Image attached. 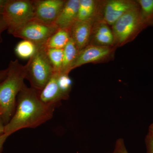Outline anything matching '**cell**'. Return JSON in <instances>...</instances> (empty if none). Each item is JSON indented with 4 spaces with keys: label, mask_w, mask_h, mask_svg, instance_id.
Wrapping results in <instances>:
<instances>
[{
    "label": "cell",
    "mask_w": 153,
    "mask_h": 153,
    "mask_svg": "<svg viewBox=\"0 0 153 153\" xmlns=\"http://www.w3.org/2000/svg\"><path fill=\"white\" fill-rule=\"evenodd\" d=\"M56 105L44 103L38 91L26 85L18 94L16 110L5 125L4 133L9 136L26 128H36L53 117Z\"/></svg>",
    "instance_id": "cell-1"
},
{
    "label": "cell",
    "mask_w": 153,
    "mask_h": 153,
    "mask_svg": "<svg viewBox=\"0 0 153 153\" xmlns=\"http://www.w3.org/2000/svg\"><path fill=\"white\" fill-rule=\"evenodd\" d=\"M7 76L0 83V109L1 117L7 124L14 114L16 105L17 97L26 84L25 66L19 60H11L7 68Z\"/></svg>",
    "instance_id": "cell-2"
},
{
    "label": "cell",
    "mask_w": 153,
    "mask_h": 153,
    "mask_svg": "<svg viewBox=\"0 0 153 153\" xmlns=\"http://www.w3.org/2000/svg\"><path fill=\"white\" fill-rule=\"evenodd\" d=\"M25 66L26 79L30 82L31 88L38 93L40 92L54 73L44 46L38 47Z\"/></svg>",
    "instance_id": "cell-3"
},
{
    "label": "cell",
    "mask_w": 153,
    "mask_h": 153,
    "mask_svg": "<svg viewBox=\"0 0 153 153\" xmlns=\"http://www.w3.org/2000/svg\"><path fill=\"white\" fill-rule=\"evenodd\" d=\"M114 44L123 46L133 40L143 29L146 28L139 5L121 17L112 25Z\"/></svg>",
    "instance_id": "cell-4"
},
{
    "label": "cell",
    "mask_w": 153,
    "mask_h": 153,
    "mask_svg": "<svg viewBox=\"0 0 153 153\" xmlns=\"http://www.w3.org/2000/svg\"><path fill=\"white\" fill-rule=\"evenodd\" d=\"M2 16L10 34L34 19V0H8Z\"/></svg>",
    "instance_id": "cell-5"
},
{
    "label": "cell",
    "mask_w": 153,
    "mask_h": 153,
    "mask_svg": "<svg viewBox=\"0 0 153 153\" xmlns=\"http://www.w3.org/2000/svg\"><path fill=\"white\" fill-rule=\"evenodd\" d=\"M58 29L55 25H48L33 19L10 34L23 40L31 41L37 47H43Z\"/></svg>",
    "instance_id": "cell-6"
},
{
    "label": "cell",
    "mask_w": 153,
    "mask_h": 153,
    "mask_svg": "<svg viewBox=\"0 0 153 153\" xmlns=\"http://www.w3.org/2000/svg\"><path fill=\"white\" fill-rule=\"evenodd\" d=\"M100 16L97 15V21L112 25L129 11L139 6L137 1L130 0H110L105 2Z\"/></svg>",
    "instance_id": "cell-7"
},
{
    "label": "cell",
    "mask_w": 153,
    "mask_h": 153,
    "mask_svg": "<svg viewBox=\"0 0 153 153\" xmlns=\"http://www.w3.org/2000/svg\"><path fill=\"white\" fill-rule=\"evenodd\" d=\"M34 19L48 25H55L66 0H34Z\"/></svg>",
    "instance_id": "cell-8"
},
{
    "label": "cell",
    "mask_w": 153,
    "mask_h": 153,
    "mask_svg": "<svg viewBox=\"0 0 153 153\" xmlns=\"http://www.w3.org/2000/svg\"><path fill=\"white\" fill-rule=\"evenodd\" d=\"M113 50L111 47L89 44L79 51L71 70L84 64L97 63L107 58L112 54Z\"/></svg>",
    "instance_id": "cell-9"
},
{
    "label": "cell",
    "mask_w": 153,
    "mask_h": 153,
    "mask_svg": "<svg viewBox=\"0 0 153 153\" xmlns=\"http://www.w3.org/2000/svg\"><path fill=\"white\" fill-rule=\"evenodd\" d=\"M96 19V16L86 21L76 22L71 28V38L79 51L90 44Z\"/></svg>",
    "instance_id": "cell-10"
},
{
    "label": "cell",
    "mask_w": 153,
    "mask_h": 153,
    "mask_svg": "<svg viewBox=\"0 0 153 153\" xmlns=\"http://www.w3.org/2000/svg\"><path fill=\"white\" fill-rule=\"evenodd\" d=\"M79 0L66 1L63 8L57 17L55 25L58 29L71 31L77 22Z\"/></svg>",
    "instance_id": "cell-11"
},
{
    "label": "cell",
    "mask_w": 153,
    "mask_h": 153,
    "mask_svg": "<svg viewBox=\"0 0 153 153\" xmlns=\"http://www.w3.org/2000/svg\"><path fill=\"white\" fill-rule=\"evenodd\" d=\"M59 74L54 72L45 87L38 93L40 100L45 104L56 106L61 100H67L58 87L57 77Z\"/></svg>",
    "instance_id": "cell-12"
},
{
    "label": "cell",
    "mask_w": 153,
    "mask_h": 153,
    "mask_svg": "<svg viewBox=\"0 0 153 153\" xmlns=\"http://www.w3.org/2000/svg\"><path fill=\"white\" fill-rule=\"evenodd\" d=\"M92 36L94 42L92 44L95 42V45L111 47L114 44L112 30L110 29L108 25L96 19L94 25Z\"/></svg>",
    "instance_id": "cell-13"
},
{
    "label": "cell",
    "mask_w": 153,
    "mask_h": 153,
    "mask_svg": "<svg viewBox=\"0 0 153 153\" xmlns=\"http://www.w3.org/2000/svg\"><path fill=\"white\" fill-rule=\"evenodd\" d=\"M79 52L75 43L71 38L63 49V65L60 74H69L71 71V67L76 60Z\"/></svg>",
    "instance_id": "cell-14"
},
{
    "label": "cell",
    "mask_w": 153,
    "mask_h": 153,
    "mask_svg": "<svg viewBox=\"0 0 153 153\" xmlns=\"http://www.w3.org/2000/svg\"><path fill=\"white\" fill-rule=\"evenodd\" d=\"M71 38L70 31L58 29L48 39L44 47L46 49H63Z\"/></svg>",
    "instance_id": "cell-15"
},
{
    "label": "cell",
    "mask_w": 153,
    "mask_h": 153,
    "mask_svg": "<svg viewBox=\"0 0 153 153\" xmlns=\"http://www.w3.org/2000/svg\"><path fill=\"white\" fill-rule=\"evenodd\" d=\"M98 2L94 0H79L77 22H82L96 16Z\"/></svg>",
    "instance_id": "cell-16"
},
{
    "label": "cell",
    "mask_w": 153,
    "mask_h": 153,
    "mask_svg": "<svg viewBox=\"0 0 153 153\" xmlns=\"http://www.w3.org/2000/svg\"><path fill=\"white\" fill-rule=\"evenodd\" d=\"M38 47L31 41L23 40L16 46L15 52L20 58L30 59L36 52Z\"/></svg>",
    "instance_id": "cell-17"
},
{
    "label": "cell",
    "mask_w": 153,
    "mask_h": 153,
    "mask_svg": "<svg viewBox=\"0 0 153 153\" xmlns=\"http://www.w3.org/2000/svg\"><path fill=\"white\" fill-rule=\"evenodd\" d=\"M142 17L146 27L153 26V0L137 1Z\"/></svg>",
    "instance_id": "cell-18"
},
{
    "label": "cell",
    "mask_w": 153,
    "mask_h": 153,
    "mask_svg": "<svg viewBox=\"0 0 153 153\" xmlns=\"http://www.w3.org/2000/svg\"><path fill=\"white\" fill-rule=\"evenodd\" d=\"M46 50L54 72L60 74L63 65V49H46Z\"/></svg>",
    "instance_id": "cell-19"
},
{
    "label": "cell",
    "mask_w": 153,
    "mask_h": 153,
    "mask_svg": "<svg viewBox=\"0 0 153 153\" xmlns=\"http://www.w3.org/2000/svg\"><path fill=\"white\" fill-rule=\"evenodd\" d=\"M58 87L66 99L69 97V94L72 87V82L68 74H59L57 77Z\"/></svg>",
    "instance_id": "cell-20"
},
{
    "label": "cell",
    "mask_w": 153,
    "mask_h": 153,
    "mask_svg": "<svg viewBox=\"0 0 153 153\" xmlns=\"http://www.w3.org/2000/svg\"><path fill=\"white\" fill-rule=\"evenodd\" d=\"M146 153H153V137L148 133L145 138Z\"/></svg>",
    "instance_id": "cell-21"
},
{
    "label": "cell",
    "mask_w": 153,
    "mask_h": 153,
    "mask_svg": "<svg viewBox=\"0 0 153 153\" xmlns=\"http://www.w3.org/2000/svg\"><path fill=\"white\" fill-rule=\"evenodd\" d=\"M8 27L3 19L2 16H0V44L2 42V35L4 31L7 30Z\"/></svg>",
    "instance_id": "cell-22"
},
{
    "label": "cell",
    "mask_w": 153,
    "mask_h": 153,
    "mask_svg": "<svg viewBox=\"0 0 153 153\" xmlns=\"http://www.w3.org/2000/svg\"><path fill=\"white\" fill-rule=\"evenodd\" d=\"M118 142L120 147L121 152L122 153H129L127 150L126 148L124 143L123 140V139L120 138L117 140Z\"/></svg>",
    "instance_id": "cell-23"
},
{
    "label": "cell",
    "mask_w": 153,
    "mask_h": 153,
    "mask_svg": "<svg viewBox=\"0 0 153 153\" xmlns=\"http://www.w3.org/2000/svg\"><path fill=\"white\" fill-rule=\"evenodd\" d=\"M9 136V135L4 133L0 135V153L2 149L3 145Z\"/></svg>",
    "instance_id": "cell-24"
},
{
    "label": "cell",
    "mask_w": 153,
    "mask_h": 153,
    "mask_svg": "<svg viewBox=\"0 0 153 153\" xmlns=\"http://www.w3.org/2000/svg\"><path fill=\"white\" fill-rule=\"evenodd\" d=\"M8 0H0V16H3L6 4Z\"/></svg>",
    "instance_id": "cell-25"
},
{
    "label": "cell",
    "mask_w": 153,
    "mask_h": 153,
    "mask_svg": "<svg viewBox=\"0 0 153 153\" xmlns=\"http://www.w3.org/2000/svg\"><path fill=\"white\" fill-rule=\"evenodd\" d=\"M7 68L4 70H2L0 71V81L4 80L7 74Z\"/></svg>",
    "instance_id": "cell-26"
},
{
    "label": "cell",
    "mask_w": 153,
    "mask_h": 153,
    "mask_svg": "<svg viewBox=\"0 0 153 153\" xmlns=\"http://www.w3.org/2000/svg\"><path fill=\"white\" fill-rule=\"evenodd\" d=\"M4 123L2 119L0 117V135L4 133L5 125L4 124Z\"/></svg>",
    "instance_id": "cell-27"
},
{
    "label": "cell",
    "mask_w": 153,
    "mask_h": 153,
    "mask_svg": "<svg viewBox=\"0 0 153 153\" xmlns=\"http://www.w3.org/2000/svg\"><path fill=\"white\" fill-rule=\"evenodd\" d=\"M109 153H122L120 150V147L119 144V143L117 140L116 143L114 150L112 152Z\"/></svg>",
    "instance_id": "cell-28"
},
{
    "label": "cell",
    "mask_w": 153,
    "mask_h": 153,
    "mask_svg": "<svg viewBox=\"0 0 153 153\" xmlns=\"http://www.w3.org/2000/svg\"><path fill=\"white\" fill-rule=\"evenodd\" d=\"M149 133L153 137V123L151 124L149 127Z\"/></svg>",
    "instance_id": "cell-29"
},
{
    "label": "cell",
    "mask_w": 153,
    "mask_h": 153,
    "mask_svg": "<svg viewBox=\"0 0 153 153\" xmlns=\"http://www.w3.org/2000/svg\"><path fill=\"white\" fill-rule=\"evenodd\" d=\"M2 112L1 110V109H0V117H1V116L2 115Z\"/></svg>",
    "instance_id": "cell-30"
}]
</instances>
